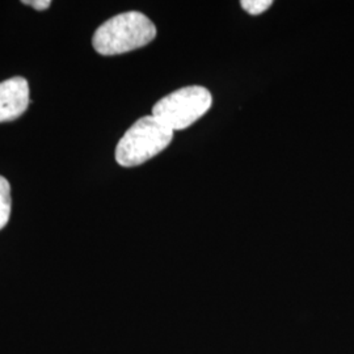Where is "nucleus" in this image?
<instances>
[{
    "instance_id": "39448f33",
    "label": "nucleus",
    "mask_w": 354,
    "mask_h": 354,
    "mask_svg": "<svg viewBox=\"0 0 354 354\" xmlns=\"http://www.w3.org/2000/svg\"><path fill=\"white\" fill-rule=\"evenodd\" d=\"M11 206V185L6 177L0 176V230L10 221Z\"/></svg>"
},
{
    "instance_id": "f03ea898",
    "label": "nucleus",
    "mask_w": 354,
    "mask_h": 354,
    "mask_svg": "<svg viewBox=\"0 0 354 354\" xmlns=\"http://www.w3.org/2000/svg\"><path fill=\"white\" fill-rule=\"evenodd\" d=\"M174 131L153 115L142 117L127 129L115 147V160L122 167H137L165 150Z\"/></svg>"
},
{
    "instance_id": "f257e3e1",
    "label": "nucleus",
    "mask_w": 354,
    "mask_h": 354,
    "mask_svg": "<svg viewBox=\"0 0 354 354\" xmlns=\"http://www.w3.org/2000/svg\"><path fill=\"white\" fill-rule=\"evenodd\" d=\"M156 37V26L143 13H120L97 28L93 49L102 55H118L149 45Z\"/></svg>"
},
{
    "instance_id": "423d86ee",
    "label": "nucleus",
    "mask_w": 354,
    "mask_h": 354,
    "mask_svg": "<svg viewBox=\"0 0 354 354\" xmlns=\"http://www.w3.org/2000/svg\"><path fill=\"white\" fill-rule=\"evenodd\" d=\"M241 4V8L245 12L252 16H257L260 13L266 12L268 8H270L273 1L272 0H243Z\"/></svg>"
},
{
    "instance_id": "0eeeda50",
    "label": "nucleus",
    "mask_w": 354,
    "mask_h": 354,
    "mask_svg": "<svg viewBox=\"0 0 354 354\" xmlns=\"http://www.w3.org/2000/svg\"><path fill=\"white\" fill-rule=\"evenodd\" d=\"M23 4L30 6V7H33L37 11H45V10H48L50 7L51 1L50 0H29V1L24 0Z\"/></svg>"
},
{
    "instance_id": "20e7f679",
    "label": "nucleus",
    "mask_w": 354,
    "mask_h": 354,
    "mask_svg": "<svg viewBox=\"0 0 354 354\" xmlns=\"http://www.w3.org/2000/svg\"><path fill=\"white\" fill-rule=\"evenodd\" d=\"M29 102V84L26 77L15 76L0 82V122L15 121L23 115Z\"/></svg>"
},
{
    "instance_id": "7ed1b4c3",
    "label": "nucleus",
    "mask_w": 354,
    "mask_h": 354,
    "mask_svg": "<svg viewBox=\"0 0 354 354\" xmlns=\"http://www.w3.org/2000/svg\"><path fill=\"white\" fill-rule=\"evenodd\" d=\"M213 105L209 89L190 86L176 89L156 102L152 115L172 131L184 130L198 121Z\"/></svg>"
}]
</instances>
